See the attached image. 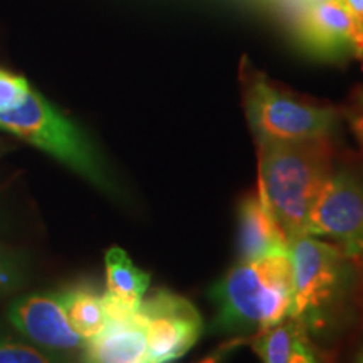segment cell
I'll list each match as a JSON object with an SVG mask.
<instances>
[{
	"mask_svg": "<svg viewBox=\"0 0 363 363\" xmlns=\"http://www.w3.org/2000/svg\"><path fill=\"white\" fill-rule=\"evenodd\" d=\"M293 264V299L289 318L311 340L331 342L343 333L357 296V264L331 242L310 234L288 240Z\"/></svg>",
	"mask_w": 363,
	"mask_h": 363,
	"instance_id": "cell-1",
	"label": "cell"
},
{
	"mask_svg": "<svg viewBox=\"0 0 363 363\" xmlns=\"http://www.w3.org/2000/svg\"><path fill=\"white\" fill-rule=\"evenodd\" d=\"M214 333L259 335L289 316L293 264L288 247L256 261H238L211 288Z\"/></svg>",
	"mask_w": 363,
	"mask_h": 363,
	"instance_id": "cell-2",
	"label": "cell"
},
{
	"mask_svg": "<svg viewBox=\"0 0 363 363\" xmlns=\"http://www.w3.org/2000/svg\"><path fill=\"white\" fill-rule=\"evenodd\" d=\"M259 195L286 239L306 234L318 190L335 163L333 136L257 143Z\"/></svg>",
	"mask_w": 363,
	"mask_h": 363,
	"instance_id": "cell-3",
	"label": "cell"
},
{
	"mask_svg": "<svg viewBox=\"0 0 363 363\" xmlns=\"http://www.w3.org/2000/svg\"><path fill=\"white\" fill-rule=\"evenodd\" d=\"M0 130L51 153L104 192L113 190L111 179L86 136L38 91L30 89L24 103L0 115Z\"/></svg>",
	"mask_w": 363,
	"mask_h": 363,
	"instance_id": "cell-4",
	"label": "cell"
},
{
	"mask_svg": "<svg viewBox=\"0 0 363 363\" xmlns=\"http://www.w3.org/2000/svg\"><path fill=\"white\" fill-rule=\"evenodd\" d=\"M244 108L257 143L333 136L342 113L279 89L261 72L244 81Z\"/></svg>",
	"mask_w": 363,
	"mask_h": 363,
	"instance_id": "cell-5",
	"label": "cell"
},
{
	"mask_svg": "<svg viewBox=\"0 0 363 363\" xmlns=\"http://www.w3.org/2000/svg\"><path fill=\"white\" fill-rule=\"evenodd\" d=\"M306 234L330 239L363 266V167L335 160L313 202Z\"/></svg>",
	"mask_w": 363,
	"mask_h": 363,
	"instance_id": "cell-6",
	"label": "cell"
},
{
	"mask_svg": "<svg viewBox=\"0 0 363 363\" xmlns=\"http://www.w3.org/2000/svg\"><path fill=\"white\" fill-rule=\"evenodd\" d=\"M147 331L148 363H170L184 357L197 343L203 320L189 299L157 289L138 308Z\"/></svg>",
	"mask_w": 363,
	"mask_h": 363,
	"instance_id": "cell-7",
	"label": "cell"
},
{
	"mask_svg": "<svg viewBox=\"0 0 363 363\" xmlns=\"http://www.w3.org/2000/svg\"><path fill=\"white\" fill-rule=\"evenodd\" d=\"M9 320L24 337L49 352L72 355L83 352L86 340L72 328L61 294H30L16 301Z\"/></svg>",
	"mask_w": 363,
	"mask_h": 363,
	"instance_id": "cell-8",
	"label": "cell"
},
{
	"mask_svg": "<svg viewBox=\"0 0 363 363\" xmlns=\"http://www.w3.org/2000/svg\"><path fill=\"white\" fill-rule=\"evenodd\" d=\"M299 34L308 48L321 57H358L357 27L343 4H311L301 19Z\"/></svg>",
	"mask_w": 363,
	"mask_h": 363,
	"instance_id": "cell-9",
	"label": "cell"
},
{
	"mask_svg": "<svg viewBox=\"0 0 363 363\" xmlns=\"http://www.w3.org/2000/svg\"><path fill=\"white\" fill-rule=\"evenodd\" d=\"M288 247V239L257 194H247L238 208V261H256Z\"/></svg>",
	"mask_w": 363,
	"mask_h": 363,
	"instance_id": "cell-10",
	"label": "cell"
},
{
	"mask_svg": "<svg viewBox=\"0 0 363 363\" xmlns=\"http://www.w3.org/2000/svg\"><path fill=\"white\" fill-rule=\"evenodd\" d=\"M81 363H148L147 331L140 313L130 321H108L98 337L84 343Z\"/></svg>",
	"mask_w": 363,
	"mask_h": 363,
	"instance_id": "cell-11",
	"label": "cell"
},
{
	"mask_svg": "<svg viewBox=\"0 0 363 363\" xmlns=\"http://www.w3.org/2000/svg\"><path fill=\"white\" fill-rule=\"evenodd\" d=\"M252 347L262 363H323L306 330L289 316L257 335Z\"/></svg>",
	"mask_w": 363,
	"mask_h": 363,
	"instance_id": "cell-12",
	"label": "cell"
},
{
	"mask_svg": "<svg viewBox=\"0 0 363 363\" xmlns=\"http://www.w3.org/2000/svg\"><path fill=\"white\" fill-rule=\"evenodd\" d=\"M108 293L138 310L150 286V274L136 267L123 249L111 247L104 257Z\"/></svg>",
	"mask_w": 363,
	"mask_h": 363,
	"instance_id": "cell-13",
	"label": "cell"
},
{
	"mask_svg": "<svg viewBox=\"0 0 363 363\" xmlns=\"http://www.w3.org/2000/svg\"><path fill=\"white\" fill-rule=\"evenodd\" d=\"M61 299L71 326L86 342L98 337L106 328L108 318L104 313L101 296H98L94 291L88 288H74L61 293Z\"/></svg>",
	"mask_w": 363,
	"mask_h": 363,
	"instance_id": "cell-14",
	"label": "cell"
},
{
	"mask_svg": "<svg viewBox=\"0 0 363 363\" xmlns=\"http://www.w3.org/2000/svg\"><path fill=\"white\" fill-rule=\"evenodd\" d=\"M0 363H56L30 345L0 335Z\"/></svg>",
	"mask_w": 363,
	"mask_h": 363,
	"instance_id": "cell-15",
	"label": "cell"
},
{
	"mask_svg": "<svg viewBox=\"0 0 363 363\" xmlns=\"http://www.w3.org/2000/svg\"><path fill=\"white\" fill-rule=\"evenodd\" d=\"M29 93L30 86L24 78L0 69V115L24 103Z\"/></svg>",
	"mask_w": 363,
	"mask_h": 363,
	"instance_id": "cell-16",
	"label": "cell"
},
{
	"mask_svg": "<svg viewBox=\"0 0 363 363\" xmlns=\"http://www.w3.org/2000/svg\"><path fill=\"white\" fill-rule=\"evenodd\" d=\"M340 113L352 128L357 142L360 143L363 150V86L353 91L348 103L345 104Z\"/></svg>",
	"mask_w": 363,
	"mask_h": 363,
	"instance_id": "cell-17",
	"label": "cell"
},
{
	"mask_svg": "<svg viewBox=\"0 0 363 363\" xmlns=\"http://www.w3.org/2000/svg\"><path fill=\"white\" fill-rule=\"evenodd\" d=\"M345 6H347L357 27L358 57H363V0H345Z\"/></svg>",
	"mask_w": 363,
	"mask_h": 363,
	"instance_id": "cell-18",
	"label": "cell"
},
{
	"mask_svg": "<svg viewBox=\"0 0 363 363\" xmlns=\"http://www.w3.org/2000/svg\"><path fill=\"white\" fill-rule=\"evenodd\" d=\"M16 271H13L12 261L0 252V294L16 288Z\"/></svg>",
	"mask_w": 363,
	"mask_h": 363,
	"instance_id": "cell-19",
	"label": "cell"
},
{
	"mask_svg": "<svg viewBox=\"0 0 363 363\" xmlns=\"http://www.w3.org/2000/svg\"><path fill=\"white\" fill-rule=\"evenodd\" d=\"M363 269V266H362ZM355 305L358 310V315L362 318V323H363V271L362 274H358V281H357V296H355Z\"/></svg>",
	"mask_w": 363,
	"mask_h": 363,
	"instance_id": "cell-20",
	"label": "cell"
},
{
	"mask_svg": "<svg viewBox=\"0 0 363 363\" xmlns=\"http://www.w3.org/2000/svg\"><path fill=\"white\" fill-rule=\"evenodd\" d=\"M353 363H363V347L358 350L355 360H353Z\"/></svg>",
	"mask_w": 363,
	"mask_h": 363,
	"instance_id": "cell-21",
	"label": "cell"
},
{
	"mask_svg": "<svg viewBox=\"0 0 363 363\" xmlns=\"http://www.w3.org/2000/svg\"><path fill=\"white\" fill-rule=\"evenodd\" d=\"M311 4H320V2H338V4H343L345 6V0H310Z\"/></svg>",
	"mask_w": 363,
	"mask_h": 363,
	"instance_id": "cell-22",
	"label": "cell"
}]
</instances>
